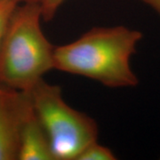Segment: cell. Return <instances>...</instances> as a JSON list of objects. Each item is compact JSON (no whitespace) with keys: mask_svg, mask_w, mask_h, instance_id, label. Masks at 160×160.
Listing matches in <instances>:
<instances>
[{"mask_svg":"<svg viewBox=\"0 0 160 160\" xmlns=\"http://www.w3.org/2000/svg\"><path fill=\"white\" fill-rule=\"evenodd\" d=\"M138 1L149 6V8H151L160 16V0H138Z\"/></svg>","mask_w":160,"mask_h":160,"instance_id":"9","label":"cell"},{"mask_svg":"<svg viewBox=\"0 0 160 160\" xmlns=\"http://www.w3.org/2000/svg\"><path fill=\"white\" fill-rule=\"evenodd\" d=\"M142 38V32L126 26L92 28L73 42L54 47L53 69L111 88L137 86L131 58Z\"/></svg>","mask_w":160,"mask_h":160,"instance_id":"1","label":"cell"},{"mask_svg":"<svg viewBox=\"0 0 160 160\" xmlns=\"http://www.w3.org/2000/svg\"><path fill=\"white\" fill-rule=\"evenodd\" d=\"M116 156L111 149L101 145L98 142H93L83 149L76 160H114Z\"/></svg>","mask_w":160,"mask_h":160,"instance_id":"6","label":"cell"},{"mask_svg":"<svg viewBox=\"0 0 160 160\" xmlns=\"http://www.w3.org/2000/svg\"><path fill=\"white\" fill-rule=\"evenodd\" d=\"M66 0H41L40 6L42 9V17L44 22H51L56 15L61 6Z\"/></svg>","mask_w":160,"mask_h":160,"instance_id":"7","label":"cell"},{"mask_svg":"<svg viewBox=\"0 0 160 160\" xmlns=\"http://www.w3.org/2000/svg\"><path fill=\"white\" fill-rule=\"evenodd\" d=\"M17 6L18 4L12 2L0 1V40L6 31L12 14Z\"/></svg>","mask_w":160,"mask_h":160,"instance_id":"8","label":"cell"},{"mask_svg":"<svg viewBox=\"0 0 160 160\" xmlns=\"http://www.w3.org/2000/svg\"><path fill=\"white\" fill-rule=\"evenodd\" d=\"M0 1H6V2H12L18 5L21 4H27V3H40L41 0H0Z\"/></svg>","mask_w":160,"mask_h":160,"instance_id":"10","label":"cell"},{"mask_svg":"<svg viewBox=\"0 0 160 160\" xmlns=\"http://www.w3.org/2000/svg\"><path fill=\"white\" fill-rule=\"evenodd\" d=\"M18 160H55L48 137L34 109L21 132Z\"/></svg>","mask_w":160,"mask_h":160,"instance_id":"5","label":"cell"},{"mask_svg":"<svg viewBox=\"0 0 160 160\" xmlns=\"http://www.w3.org/2000/svg\"><path fill=\"white\" fill-rule=\"evenodd\" d=\"M29 92L54 159L76 160L86 146L97 141L95 120L66 103L60 86L42 79Z\"/></svg>","mask_w":160,"mask_h":160,"instance_id":"3","label":"cell"},{"mask_svg":"<svg viewBox=\"0 0 160 160\" xmlns=\"http://www.w3.org/2000/svg\"><path fill=\"white\" fill-rule=\"evenodd\" d=\"M32 112L29 92L0 86V160H18L21 132Z\"/></svg>","mask_w":160,"mask_h":160,"instance_id":"4","label":"cell"},{"mask_svg":"<svg viewBox=\"0 0 160 160\" xmlns=\"http://www.w3.org/2000/svg\"><path fill=\"white\" fill-rule=\"evenodd\" d=\"M40 3L18 5L0 40V86L29 92L53 69L54 47L42 28Z\"/></svg>","mask_w":160,"mask_h":160,"instance_id":"2","label":"cell"}]
</instances>
